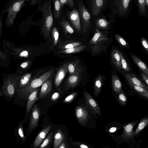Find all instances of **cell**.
<instances>
[{"instance_id": "cell-29", "label": "cell", "mask_w": 148, "mask_h": 148, "mask_svg": "<svg viewBox=\"0 0 148 148\" xmlns=\"http://www.w3.org/2000/svg\"><path fill=\"white\" fill-rule=\"evenodd\" d=\"M54 5V14L55 19L61 17L62 8L60 0H53Z\"/></svg>"}, {"instance_id": "cell-42", "label": "cell", "mask_w": 148, "mask_h": 148, "mask_svg": "<svg viewBox=\"0 0 148 148\" xmlns=\"http://www.w3.org/2000/svg\"><path fill=\"white\" fill-rule=\"evenodd\" d=\"M141 44L147 52L148 53V42L144 37L141 38Z\"/></svg>"}, {"instance_id": "cell-34", "label": "cell", "mask_w": 148, "mask_h": 148, "mask_svg": "<svg viewBox=\"0 0 148 148\" xmlns=\"http://www.w3.org/2000/svg\"><path fill=\"white\" fill-rule=\"evenodd\" d=\"M79 60L76 59L68 62V69L69 75L73 73L79 62Z\"/></svg>"}, {"instance_id": "cell-17", "label": "cell", "mask_w": 148, "mask_h": 148, "mask_svg": "<svg viewBox=\"0 0 148 148\" xmlns=\"http://www.w3.org/2000/svg\"><path fill=\"white\" fill-rule=\"evenodd\" d=\"M52 127L51 125L46 127L38 134L33 144L34 148L38 147L42 143Z\"/></svg>"}, {"instance_id": "cell-28", "label": "cell", "mask_w": 148, "mask_h": 148, "mask_svg": "<svg viewBox=\"0 0 148 148\" xmlns=\"http://www.w3.org/2000/svg\"><path fill=\"white\" fill-rule=\"evenodd\" d=\"M60 24L65 34H71L74 33V30L70 24L64 18H63L60 22Z\"/></svg>"}, {"instance_id": "cell-8", "label": "cell", "mask_w": 148, "mask_h": 148, "mask_svg": "<svg viewBox=\"0 0 148 148\" xmlns=\"http://www.w3.org/2000/svg\"><path fill=\"white\" fill-rule=\"evenodd\" d=\"M67 17L72 25L76 30L80 32L81 30V25L79 12L75 8L68 12Z\"/></svg>"}, {"instance_id": "cell-52", "label": "cell", "mask_w": 148, "mask_h": 148, "mask_svg": "<svg viewBox=\"0 0 148 148\" xmlns=\"http://www.w3.org/2000/svg\"><path fill=\"white\" fill-rule=\"evenodd\" d=\"M29 0L31 1V2L32 3L33 5H34V4L37 3L38 1L36 0Z\"/></svg>"}, {"instance_id": "cell-5", "label": "cell", "mask_w": 148, "mask_h": 148, "mask_svg": "<svg viewBox=\"0 0 148 148\" xmlns=\"http://www.w3.org/2000/svg\"><path fill=\"white\" fill-rule=\"evenodd\" d=\"M78 8L82 29L85 34L91 28L90 15L82 1L79 2Z\"/></svg>"}, {"instance_id": "cell-4", "label": "cell", "mask_w": 148, "mask_h": 148, "mask_svg": "<svg viewBox=\"0 0 148 148\" xmlns=\"http://www.w3.org/2000/svg\"><path fill=\"white\" fill-rule=\"evenodd\" d=\"M83 69L80 65H78L74 72L69 75L63 85L65 90L72 89L78 85L80 81L83 73Z\"/></svg>"}, {"instance_id": "cell-15", "label": "cell", "mask_w": 148, "mask_h": 148, "mask_svg": "<svg viewBox=\"0 0 148 148\" xmlns=\"http://www.w3.org/2000/svg\"><path fill=\"white\" fill-rule=\"evenodd\" d=\"M137 121L129 123L123 127L124 131L121 137L126 141L132 139L134 137L133 129Z\"/></svg>"}, {"instance_id": "cell-43", "label": "cell", "mask_w": 148, "mask_h": 148, "mask_svg": "<svg viewBox=\"0 0 148 148\" xmlns=\"http://www.w3.org/2000/svg\"><path fill=\"white\" fill-rule=\"evenodd\" d=\"M140 8L143 13L145 12V0H138Z\"/></svg>"}, {"instance_id": "cell-20", "label": "cell", "mask_w": 148, "mask_h": 148, "mask_svg": "<svg viewBox=\"0 0 148 148\" xmlns=\"http://www.w3.org/2000/svg\"><path fill=\"white\" fill-rule=\"evenodd\" d=\"M125 76L128 82H130L135 85L143 87L148 90V87L134 74H125Z\"/></svg>"}, {"instance_id": "cell-30", "label": "cell", "mask_w": 148, "mask_h": 148, "mask_svg": "<svg viewBox=\"0 0 148 148\" xmlns=\"http://www.w3.org/2000/svg\"><path fill=\"white\" fill-rule=\"evenodd\" d=\"M102 85V78L101 75H99L95 80L94 92L95 97H97L99 94Z\"/></svg>"}, {"instance_id": "cell-40", "label": "cell", "mask_w": 148, "mask_h": 148, "mask_svg": "<svg viewBox=\"0 0 148 148\" xmlns=\"http://www.w3.org/2000/svg\"><path fill=\"white\" fill-rule=\"evenodd\" d=\"M77 93L74 92L67 96L63 100V102L66 103L71 102L74 98Z\"/></svg>"}, {"instance_id": "cell-37", "label": "cell", "mask_w": 148, "mask_h": 148, "mask_svg": "<svg viewBox=\"0 0 148 148\" xmlns=\"http://www.w3.org/2000/svg\"><path fill=\"white\" fill-rule=\"evenodd\" d=\"M118 100L121 105H125L127 103V98L123 90H121L118 94Z\"/></svg>"}, {"instance_id": "cell-14", "label": "cell", "mask_w": 148, "mask_h": 148, "mask_svg": "<svg viewBox=\"0 0 148 148\" xmlns=\"http://www.w3.org/2000/svg\"><path fill=\"white\" fill-rule=\"evenodd\" d=\"M106 4V0H92L91 12L92 15L96 16Z\"/></svg>"}, {"instance_id": "cell-24", "label": "cell", "mask_w": 148, "mask_h": 148, "mask_svg": "<svg viewBox=\"0 0 148 148\" xmlns=\"http://www.w3.org/2000/svg\"><path fill=\"white\" fill-rule=\"evenodd\" d=\"M87 47L85 45H80L69 49H62L58 51L59 53L70 54L79 53L85 49Z\"/></svg>"}, {"instance_id": "cell-22", "label": "cell", "mask_w": 148, "mask_h": 148, "mask_svg": "<svg viewBox=\"0 0 148 148\" xmlns=\"http://www.w3.org/2000/svg\"><path fill=\"white\" fill-rule=\"evenodd\" d=\"M130 55L135 64L148 77V68L145 63L133 54L131 53Z\"/></svg>"}, {"instance_id": "cell-54", "label": "cell", "mask_w": 148, "mask_h": 148, "mask_svg": "<svg viewBox=\"0 0 148 148\" xmlns=\"http://www.w3.org/2000/svg\"><path fill=\"white\" fill-rule=\"evenodd\" d=\"M147 2H148V1H147Z\"/></svg>"}, {"instance_id": "cell-33", "label": "cell", "mask_w": 148, "mask_h": 148, "mask_svg": "<svg viewBox=\"0 0 148 148\" xmlns=\"http://www.w3.org/2000/svg\"><path fill=\"white\" fill-rule=\"evenodd\" d=\"M54 133L53 132L49 133L39 146L40 148L47 147L51 144L54 136Z\"/></svg>"}, {"instance_id": "cell-26", "label": "cell", "mask_w": 148, "mask_h": 148, "mask_svg": "<svg viewBox=\"0 0 148 148\" xmlns=\"http://www.w3.org/2000/svg\"><path fill=\"white\" fill-rule=\"evenodd\" d=\"M129 85L136 92L142 97L148 99V90L139 86L135 85L130 82H128Z\"/></svg>"}, {"instance_id": "cell-16", "label": "cell", "mask_w": 148, "mask_h": 148, "mask_svg": "<svg viewBox=\"0 0 148 148\" xmlns=\"http://www.w3.org/2000/svg\"><path fill=\"white\" fill-rule=\"evenodd\" d=\"M52 76L48 78L42 85L39 94V98H45L51 91L52 89L51 78Z\"/></svg>"}, {"instance_id": "cell-12", "label": "cell", "mask_w": 148, "mask_h": 148, "mask_svg": "<svg viewBox=\"0 0 148 148\" xmlns=\"http://www.w3.org/2000/svg\"><path fill=\"white\" fill-rule=\"evenodd\" d=\"M108 39L106 36L101 32L97 28H96L94 34L89 42V46L93 47L102 45V42Z\"/></svg>"}, {"instance_id": "cell-32", "label": "cell", "mask_w": 148, "mask_h": 148, "mask_svg": "<svg viewBox=\"0 0 148 148\" xmlns=\"http://www.w3.org/2000/svg\"><path fill=\"white\" fill-rule=\"evenodd\" d=\"M148 125V118H145L143 119L138 124L137 128L134 132V136L138 134L140 132Z\"/></svg>"}, {"instance_id": "cell-9", "label": "cell", "mask_w": 148, "mask_h": 148, "mask_svg": "<svg viewBox=\"0 0 148 148\" xmlns=\"http://www.w3.org/2000/svg\"><path fill=\"white\" fill-rule=\"evenodd\" d=\"M75 114L79 122L82 125H85L89 119V115L87 110L84 107L78 106L75 110Z\"/></svg>"}, {"instance_id": "cell-3", "label": "cell", "mask_w": 148, "mask_h": 148, "mask_svg": "<svg viewBox=\"0 0 148 148\" xmlns=\"http://www.w3.org/2000/svg\"><path fill=\"white\" fill-rule=\"evenodd\" d=\"M25 1V0H14L7 8L8 14L5 22L6 27H10L14 24V20L23 6Z\"/></svg>"}, {"instance_id": "cell-46", "label": "cell", "mask_w": 148, "mask_h": 148, "mask_svg": "<svg viewBox=\"0 0 148 148\" xmlns=\"http://www.w3.org/2000/svg\"><path fill=\"white\" fill-rule=\"evenodd\" d=\"M29 62L25 61L22 63L20 65L21 67L23 69L27 68L29 65Z\"/></svg>"}, {"instance_id": "cell-18", "label": "cell", "mask_w": 148, "mask_h": 148, "mask_svg": "<svg viewBox=\"0 0 148 148\" xmlns=\"http://www.w3.org/2000/svg\"><path fill=\"white\" fill-rule=\"evenodd\" d=\"M130 1V0H114V4L121 15H124L128 10Z\"/></svg>"}, {"instance_id": "cell-31", "label": "cell", "mask_w": 148, "mask_h": 148, "mask_svg": "<svg viewBox=\"0 0 148 148\" xmlns=\"http://www.w3.org/2000/svg\"><path fill=\"white\" fill-rule=\"evenodd\" d=\"M95 23L98 28L103 29H107L110 24L108 20L102 18H97L95 21Z\"/></svg>"}, {"instance_id": "cell-36", "label": "cell", "mask_w": 148, "mask_h": 148, "mask_svg": "<svg viewBox=\"0 0 148 148\" xmlns=\"http://www.w3.org/2000/svg\"><path fill=\"white\" fill-rule=\"evenodd\" d=\"M119 53L121 59V68L126 71L128 72L130 71V68L129 65L126 62L122 53L120 52Z\"/></svg>"}, {"instance_id": "cell-27", "label": "cell", "mask_w": 148, "mask_h": 148, "mask_svg": "<svg viewBox=\"0 0 148 148\" xmlns=\"http://www.w3.org/2000/svg\"><path fill=\"white\" fill-rule=\"evenodd\" d=\"M53 148H57L62 143L63 140L64 136L61 130H58L54 135Z\"/></svg>"}, {"instance_id": "cell-13", "label": "cell", "mask_w": 148, "mask_h": 148, "mask_svg": "<svg viewBox=\"0 0 148 148\" xmlns=\"http://www.w3.org/2000/svg\"><path fill=\"white\" fill-rule=\"evenodd\" d=\"M68 62L63 64L59 68L54 80L55 85L56 88L59 87L68 72Z\"/></svg>"}, {"instance_id": "cell-53", "label": "cell", "mask_w": 148, "mask_h": 148, "mask_svg": "<svg viewBox=\"0 0 148 148\" xmlns=\"http://www.w3.org/2000/svg\"><path fill=\"white\" fill-rule=\"evenodd\" d=\"M2 95H3L1 91L0 92V96H2Z\"/></svg>"}, {"instance_id": "cell-38", "label": "cell", "mask_w": 148, "mask_h": 148, "mask_svg": "<svg viewBox=\"0 0 148 148\" xmlns=\"http://www.w3.org/2000/svg\"><path fill=\"white\" fill-rule=\"evenodd\" d=\"M114 36L116 40L121 45L125 47H127L129 46L126 40L120 35L115 34Z\"/></svg>"}, {"instance_id": "cell-39", "label": "cell", "mask_w": 148, "mask_h": 148, "mask_svg": "<svg viewBox=\"0 0 148 148\" xmlns=\"http://www.w3.org/2000/svg\"><path fill=\"white\" fill-rule=\"evenodd\" d=\"M62 8L64 5H68L71 8H72L74 5L73 0H60Z\"/></svg>"}, {"instance_id": "cell-41", "label": "cell", "mask_w": 148, "mask_h": 148, "mask_svg": "<svg viewBox=\"0 0 148 148\" xmlns=\"http://www.w3.org/2000/svg\"><path fill=\"white\" fill-rule=\"evenodd\" d=\"M18 133L19 136L23 140H24L25 137L24 134L23 125L22 124H21L18 129Z\"/></svg>"}, {"instance_id": "cell-35", "label": "cell", "mask_w": 148, "mask_h": 148, "mask_svg": "<svg viewBox=\"0 0 148 148\" xmlns=\"http://www.w3.org/2000/svg\"><path fill=\"white\" fill-rule=\"evenodd\" d=\"M51 34L53 41V45L51 47L56 46L58 42L59 34L57 28L55 26L53 28Z\"/></svg>"}, {"instance_id": "cell-48", "label": "cell", "mask_w": 148, "mask_h": 148, "mask_svg": "<svg viewBox=\"0 0 148 148\" xmlns=\"http://www.w3.org/2000/svg\"><path fill=\"white\" fill-rule=\"evenodd\" d=\"M0 57L1 58L4 60L6 59V56L5 54L1 51H0Z\"/></svg>"}, {"instance_id": "cell-7", "label": "cell", "mask_w": 148, "mask_h": 148, "mask_svg": "<svg viewBox=\"0 0 148 148\" xmlns=\"http://www.w3.org/2000/svg\"><path fill=\"white\" fill-rule=\"evenodd\" d=\"M83 93L86 105L94 114L101 116L100 108L94 99L87 91H85Z\"/></svg>"}, {"instance_id": "cell-25", "label": "cell", "mask_w": 148, "mask_h": 148, "mask_svg": "<svg viewBox=\"0 0 148 148\" xmlns=\"http://www.w3.org/2000/svg\"><path fill=\"white\" fill-rule=\"evenodd\" d=\"M112 81L113 90L116 94H118L121 90L122 85L121 82L118 76L115 74L112 75Z\"/></svg>"}, {"instance_id": "cell-2", "label": "cell", "mask_w": 148, "mask_h": 148, "mask_svg": "<svg viewBox=\"0 0 148 148\" xmlns=\"http://www.w3.org/2000/svg\"><path fill=\"white\" fill-rule=\"evenodd\" d=\"M43 17L42 32L44 37L49 41H51V34L53 25V19L50 1L45 2L41 8Z\"/></svg>"}, {"instance_id": "cell-45", "label": "cell", "mask_w": 148, "mask_h": 148, "mask_svg": "<svg viewBox=\"0 0 148 148\" xmlns=\"http://www.w3.org/2000/svg\"><path fill=\"white\" fill-rule=\"evenodd\" d=\"M4 10L2 11L1 12V15L0 16V37H1V36L2 35V31L1 29L3 27V23H2V20H3V16L4 14Z\"/></svg>"}, {"instance_id": "cell-10", "label": "cell", "mask_w": 148, "mask_h": 148, "mask_svg": "<svg viewBox=\"0 0 148 148\" xmlns=\"http://www.w3.org/2000/svg\"><path fill=\"white\" fill-rule=\"evenodd\" d=\"M40 116V111L36 104L34 105L31 113L29 122L30 132L34 130L37 127Z\"/></svg>"}, {"instance_id": "cell-50", "label": "cell", "mask_w": 148, "mask_h": 148, "mask_svg": "<svg viewBox=\"0 0 148 148\" xmlns=\"http://www.w3.org/2000/svg\"><path fill=\"white\" fill-rule=\"evenodd\" d=\"M66 147V145L63 142L62 143L58 148H65Z\"/></svg>"}, {"instance_id": "cell-21", "label": "cell", "mask_w": 148, "mask_h": 148, "mask_svg": "<svg viewBox=\"0 0 148 148\" xmlns=\"http://www.w3.org/2000/svg\"><path fill=\"white\" fill-rule=\"evenodd\" d=\"M120 51L116 49H114L111 53V57L112 62L118 70L121 68V59L120 56Z\"/></svg>"}, {"instance_id": "cell-6", "label": "cell", "mask_w": 148, "mask_h": 148, "mask_svg": "<svg viewBox=\"0 0 148 148\" xmlns=\"http://www.w3.org/2000/svg\"><path fill=\"white\" fill-rule=\"evenodd\" d=\"M17 75L8 76L4 80L2 87L3 93L6 96L12 97L14 95L15 90V81Z\"/></svg>"}, {"instance_id": "cell-51", "label": "cell", "mask_w": 148, "mask_h": 148, "mask_svg": "<svg viewBox=\"0 0 148 148\" xmlns=\"http://www.w3.org/2000/svg\"><path fill=\"white\" fill-rule=\"evenodd\" d=\"M79 147L81 148H88V147L85 144H81L79 145Z\"/></svg>"}, {"instance_id": "cell-49", "label": "cell", "mask_w": 148, "mask_h": 148, "mask_svg": "<svg viewBox=\"0 0 148 148\" xmlns=\"http://www.w3.org/2000/svg\"><path fill=\"white\" fill-rule=\"evenodd\" d=\"M116 128L115 127H112L109 130V131L111 133L115 132L116 130Z\"/></svg>"}, {"instance_id": "cell-47", "label": "cell", "mask_w": 148, "mask_h": 148, "mask_svg": "<svg viewBox=\"0 0 148 148\" xmlns=\"http://www.w3.org/2000/svg\"><path fill=\"white\" fill-rule=\"evenodd\" d=\"M141 76L143 79L148 85V77L143 73H141Z\"/></svg>"}, {"instance_id": "cell-23", "label": "cell", "mask_w": 148, "mask_h": 148, "mask_svg": "<svg viewBox=\"0 0 148 148\" xmlns=\"http://www.w3.org/2000/svg\"><path fill=\"white\" fill-rule=\"evenodd\" d=\"M81 42L75 41L71 40L63 42L60 43L58 46V49L60 50L69 49L74 47L81 45Z\"/></svg>"}, {"instance_id": "cell-44", "label": "cell", "mask_w": 148, "mask_h": 148, "mask_svg": "<svg viewBox=\"0 0 148 148\" xmlns=\"http://www.w3.org/2000/svg\"><path fill=\"white\" fill-rule=\"evenodd\" d=\"M60 94L58 92H55L53 93L51 97V100L52 101H56L59 98Z\"/></svg>"}, {"instance_id": "cell-19", "label": "cell", "mask_w": 148, "mask_h": 148, "mask_svg": "<svg viewBox=\"0 0 148 148\" xmlns=\"http://www.w3.org/2000/svg\"><path fill=\"white\" fill-rule=\"evenodd\" d=\"M39 90L38 88L32 92L29 96L27 105L26 112L29 113L31 111L35 101L39 98L38 97V94Z\"/></svg>"}, {"instance_id": "cell-11", "label": "cell", "mask_w": 148, "mask_h": 148, "mask_svg": "<svg viewBox=\"0 0 148 148\" xmlns=\"http://www.w3.org/2000/svg\"><path fill=\"white\" fill-rule=\"evenodd\" d=\"M32 75L30 73H26L22 76H17L16 82V90L19 92L20 90L26 86L32 78Z\"/></svg>"}, {"instance_id": "cell-1", "label": "cell", "mask_w": 148, "mask_h": 148, "mask_svg": "<svg viewBox=\"0 0 148 148\" xmlns=\"http://www.w3.org/2000/svg\"><path fill=\"white\" fill-rule=\"evenodd\" d=\"M54 69L48 70L39 77L32 78L27 85L22 88L19 92L21 96L24 99H27L31 93L42 86L49 78L52 76Z\"/></svg>"}]
</instances>
